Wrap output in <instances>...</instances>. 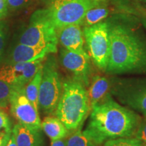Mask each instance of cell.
I'll list each match as a JSON object with an SVG mask.
<instances>
[{
  "mask_svg": "<svg viewBox=\"0 0 146 146\" xmlns=\"http://www.w3.org/2000/svg\"><path fill=\"white\" fill-rule=\"evenodd\" d=\"M142 118L134 110L119 104L109 94L91 108L83 134L97 145L108 140L135 137Z\"/></svg>",
  "mask_w": 146,
  "mask_h": 146,
  "instance_id": "6da1fadb",
  "label": "cell"
},
{
  "mask_svg": "<svg viewBox=\"0 0 146 146\" xmlns=\"http://www.w3.org/2000/svg\"><path fill=\"white\" fill-rule=\"evenodd\" d=\"M110 75H146V36L125 23H108Z\"/></svg>",
  "mask_w": 146,
  "mask_h": 146,
  "instance_id": "7a4b0ae2",
  "label": "cell"
},
{
  "mask_svg": "<svg viewBox=\"0 0 146 146\" xmlns=\"http://www.w3.org/2000/svg\"><path fill=\"white\" fill-rule=\"evenodd\" d=\"M85 87L74 78L63 82L62 92L54 113L69 131L82 128L91 112V104Z\"/></svg>",
  "mask_w": 146,
  "mask_h": 146,
  "instance_id": "3957f363",
  "label": "cell"
},
{
  "mask_svg": "<svg viewBox=\"0 0 146 146\" xmlns=\"http://www.w3.org/2000/svg\"><path fill=\"white\" fill-rule=\"evenodd\" d=\"M19 43L32 47H45L57 52V30L51 21L48 9L36 10L31 16L30 23L21 34Z\"/></svg>",
  "mask_w": 146,
  "mask_h": 146,
  "instance_id": "277c9868",
  "label": "cell"
},
{
  "mask_svg": "<svg viewBox=\"0 0 146 146\" xmlns=\"http://www.w3.org/2000/svg\"><path fill=\"white\" fill-rule=\"evenodd\" d=\"M110 94L125 106L146 116V78H112Z\"/></svg>",
  "mask_w": 146,
  "mask_h": 146,
  "instance_id": "5b68a950",
  "label": "cell"
},
{
  "mask_svg": "<svg viewBox=\"0 0 146 146\" xmlns=\"http://www.w3.org/2000/svg\"><path fill=\"white\" fill-rule=\"evenodd\" d=\"M106 0H53L48 8L56 30L70 25H81L91 8L104 4Z\"/></svg>",
  "mask_w": 146,
  "mask_h": 146,
  "instance_id": "8992f818",
  "label": "cell"
},
{
  "mask_svg": "<svg viewBox=\"0 0 146 146\" xmlns=\"http://www.w3.org/2000/svg\"><path fill=\"white\" fill-rule=\"evenodd\" d=\"M63 82L58 65L53 56H47L42 68V78L39 95V108L45 114L55 112L62 92Z\"/></svg>",
  "mask_w": 146,
  "mask_h": 146,
  "instance_id": "52a82bcc",
  "label": "cell"
},
{
  "mask_svg": "<svg viewBox=\"0 0 146 146\" xmlns=\"http://www.w3.org/2000/svg\"><path fill=\"white\" fill-rule=\"evenodd\" d=\"M83 35L94 64L106 72L110 52L108 23L100 22L92 26L85 27Z\"/></svg>",
  "mask_w": 146,
  "mask_h": 146,
  "instance_id": "ba28073f",
  "label": "cell"
},
{
  "mask_svg": "<svg viewBox=\"0 0 146 146\" xmlns=\"http://www.w3.org/2000/svg\"><path fill=\"white\" fill-rule=\"evenodd\" d=\"M45 58L28 62L5 63L0 68V80L13 85L17 89H24L43 66Z\"/></svg>",
  "mask_w": 146,
  "mask_h": 146,
  "instance_id": "9c48e42d",
  "label": "cell"
},
{
  "mask_svg": "<svg viewBox=\"0 0 146 146\" xmlns=\"http://www.w3.org/2000/svg\"><path fill=\"white\" fill-rule=\"evenodd\" d=\"M10 110L18 123L33 129H41V121L37 110L25 94V88L16 89L10 99Z\"/></svg>",
  "mask_w": 146,
  "mask_h": 146,
  "instance_id": "30bf717a",
  "label": "cell"
},
{
  "mask_svg": "<svg viewBox=\"0 0 146 146\" xmlns=\"http://www.w3.org/2000/svg\"><path fill=\"white\" fill-rule=\"evenodd\" d=\"M91 58L89 54L73 52L65 48L60 50V60L62 66L72 74L73 77L89 87L91 75Z\"/></svg>",
  "mask_w": 146,
  "mask_h": 146,
  "instance_id": "8fae6325",
  "label": "cell"
},
{
  "mask_svg": "<svg viewBox=\"0 0 146 146\" xmlns=\"http://www.w3.org/2000/svg\"><path fill=\"white\" fill-rule=\"evenodd\" d=\"M80 25H70L58 29V42L71 52L88 54L84 48V35Z\"/></svg>",
  "mask_w": 146,
  "mask_h": 146,
  "instance_id": "7c38bea8",
  "label": "cell"
},
{
  "mask_svg": "<svg viewBox=\"0 0 146 146\" xmlns=\"http://www.w3.org/2000/svg\"><path fill=\"white\" fill-rule=\"evenodd\" d=\"M50 54H52V51L45 47H32L18 43L11 51L5 63L12 64L35 61L43 59Z\"/></svg>",
  "mask_w": 146,
  "mask_h": 146,
  "instance_id": "4fadbf2b",
  "label": "cell"
},
{
  "mask_svg": "<svg viewBox=\"0 0 146 146\" xmlns=\"http://www.w3.org/2000/svg\"><path fill=\"white\" fill-rule=\"evenodd\" d=\"M12 133L18 146H45L41 129H30L17 123L12 129Z\"/></svg>",
  "mask_w": 146,
  "mask_h": 146,
  "instance_id": "5bb4252c",
  "label": "cell"
},
{
  "mask_svg": "<svg viewBox=\"0 0 146 146\" xmlns=\"http://www.w3.org/2000/svg\"><path fill=\"white\" fill-rule=\"evenodd\" d=\"M110 80L100 74L93 76L87 90L91 108L102 102L110 94Z\"/></svg>",
  "mask_w": 146,
  "mask_h": 146,
  "instance_id": "9a60e30c",
  "label": "cell"
},
{
  "mask_svg": "<svg viewBox=\"0 0 146 146\" xmlns=\"http://www.w3.org/2000/svg\"><path fill=\"white\" fill-rule=\"evenodd\" d=\"M41 129L51 141L67 137L70 133L62 122L56 116L44 118L41 123Z\"/></svg>",
  "mask_w": 146,
  "mask_h": 146,
  "instance_id": "2e32d148",
  "label": "cell"
},
{
  "mask_svg": "<svg viewBox=\"0 0 146 146\" xmlns=\"http://www.w3.org/2000/svg\"><path fill=\"white\" fill-rule=\"evenodd\" d=\"M42 68L43 66L37 71L34 77L31 80V81L27 84L25 88V92L27 98L37 110H39V95L42 78Z\"/></svg>",
  "mask_w": 146,
  "mask_h": 146,
  "instance_id": "e0dca14e",
  "label": "cell"
},
{
  "mask_svg": "<svg viewBox=\"0 0 146 146\" xmlns=\"http://www.w3.org/2000/svg\"><path fill=\"white\" fill-rule=\"evenodd\" d=\"M109 10L106 5L102 4L89 10L85 14L83 23L85 27H89L102 22L107 17Z\"/></svg>",
  "mask_w": 146,
  "mask_h": 146,
  "instance_id": "ac0fdd59",
  "label": "cell"
},
{
  "mask_svg": "<svg viewBox=\"0 0 146 146\" xmlns=\"http://www.w3.org/2000/svg\"><path fill=\"white\" fill-rule=\"evenodd\" d=\"M66 146H98L83 134L81 128L71 131L66 137Z\"/></svg>",
  "mask_w": 146,
  "mask_h": 146,
  "instance_id": "d6986e66",
  "label": "cell"
},
{
  "mask_svg": "<svg viewBox=\"0 0 146 146\" xmlns=\"http://www.w3.org/2000/svg\"><path fill=\"white\" fill-rule=\"evenodd\" d=\"M15 87L0 80V108H6L10 104V99L16 89Z\"/></svg>",
  "mask_w": 146,
  "mask_h": 146,
  "instance_id": "ffe728a7",
  "label": "cell"
},
{
  "mask_svg": "<svg viewBox=\"0 0 146 146\" xmlns=\"http://www.w3.org/2000/svg\"><path fill=\"white\" fill-rule=\"evenodd\" d=\"M104 146H146L143 142L137 138H118L108 140Z\"/></svg>",
  "mask_w": 146,
  "mask_h": 146,
  "instance_id": "44dd1931",
  "label": "cell"
},
{
  "mask_svg": "<svg viewBox=\"0 0 146 146\" xmlns=\"http://www.w3.org/2000/svg\"><path fill=\"white\" fill-rule=\"evenodd\" d=\"M12 131V123L10 118L0 108V132L11 133Z\"/></svg>",
  "mask_w": 146,
  "mask_h": 146,
  "instance_id": "7402d4cb",
  "label": "cell"
},
{
  "mask_svg": "<svg viewBox=\"0 0 146 146\" xmlns=\"http://www.w3.org/2000/svg\"><path fill=\"white\" fill-rule=\"evenodd\" d=\"M135 137L138 139L146 145V116L141 119Z\"/></svg>",
  "mask_w": 146,
  "mask_h": 146,
  "instance_id": "603a6c76",
  "label": "cell"
},
{
  "mask_svg": "<svg viewBox=\"0 0 146 146\" xmlns=\"http://www.w3.org/2000/svg\"><path fill=\"white\" fill-rule=\"evenodd\" d=\"M33 0H7L8 8L12 10H18L26 8L31 3H32Z\"/></svg>",
  "mask_w": 146,
  "mask_h": 146,
  "instance_id": "cb8c5ba5",
  "label": "cell"
},
{
  "mask_svg": "<svg viewBox=\"0 0 146 146\" xmlns=\"http://www.w3.org/2000/svg\"><path fill=\"white\" fill-rule=\"evenodd\" d=\"M5 41H6V35L3 27L0 26V62L2 60L3 57Z\"/></svg>",
  "mask_w": 146,
  "mask_h": 146,
  "instance_id": "d4e9b609",
  "label": "cell"
},
{
  "mask_svg": "<svg viewBox=\"0 0 146 146\" xmlns=\"http://www.w3.org/2000/svg\"><path fill=\"white\" fill-rule=\"evenodd\" d=\"M8 12V5L7 0H0V19L5 18Z\"/></svg>",
  "mask_w": 146,
  "mask_h": 146,
  "instance_id": "484cf974",
  "label": "cell"
},
{
  "mask_svg": "<svg viewBox=\"0 0 146 146\" xmlns=\"http://www.w3.org/2000/svg\"><path fill=\"white\" fill-rule=\"evenodd\" d=\"M12 133V131L11 133L0 132V146L6 145Z\"/></svg>",
  "mask_w": 146,
  "mask_h": 146,
  "instance_id": "4316f807",
  "label": "cell"
},
{
  "mask_svg": "<svg viewBox=\"0 0 146 146\" xmlns=\"http://www.w3.org/2000/svg\"><path fill=\"white\" fill-rule=\"evenodd\" d=\"M51 146H66V137L57 140H52Z\"/></svg>",
  "mask_w": 146,
  "mask_h": 146,
  "instance_id": "83f0119b",
  "label": "cell"
},
{
  "mask_svg": "<svg viewBox=\"0 0 146 146\" xmlns=\"http://www.w3.org/2000/svg\"><path fill=\"white\" fill-rule=\"evenodd\" d=\"M5 146H18L17 143H16V141L15 137H14V134L12 133V134H11L10 137V139H9L8 143H7L6 145Z\"/></svg>",
  "mask_w": 146,
  "mask_h": 146,
  "instance_id": "f1b7e54d",
  "label": "cell"
},
{
  "mask_svg": "<svg viewBox=\"0 0 146 146\" xmlns=\"http://www.w3.org/2000/svg\"><path fill=\"white\" fill-rule=\"evenodd\" d=\"M43 3H45V4H48V5H50V3L52 2L53 0H41Z\"/></svg>",
  "mask_w": 146,
  "mask_h": 146,
  "instance_id": "f546056e",
  "label": "cell"
},
{
  "mask_svg": "<svg viewBox=\"0 0 146 146\" xmlns=\"http://www.w3.org/2000/svg\"><path fill=\"white\" fill-rule=\"evenodd\" d=\"M143 23H144V25H145V27H146V21H144V22H143Z\"/></svg>",
  "mask_w": 146,
  "mask_h": 146,
  "instance_id": "4dcf8cb0",
  "label": "cell"
},
{
  "mask_svg": "<svg viewBox=\"0 0 146 146\" xmlns=\"http://www.w3.org/2000/svg\"><path fill=\"white\" fill-rule=\"evenodd\" d=\"M143 1H145V2H146V0H143Z\"/></svg>",
  "mask_w": 146,
  "mask_h": 146,
  "instance_id": "1f68e13d",
  "label": "cell"
}]
</instances>
